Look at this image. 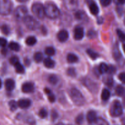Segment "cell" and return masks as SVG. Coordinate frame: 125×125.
<instances>
[{"label":"cell","mask_w":125,"mask_h":125,"mask_svg":"<svg viewBox=\"0 0 125 125\" xmlns=\"http://www.w3.org/2000/svg\"><path fill=\"white\" fill-rule=\"evenodd\" d=\"M45 15L51 19H56L61 14L58 7L52 2H47L45 6Z\"/></svg>","instance_id":"cell-1"},{"label":"cell","mask_w":125,"mask_h":125,"mask_svg":"<svg viewBox=\"0 0 125 125\" xmlns=\"http://www.w3.org/2000/svg\"><path fill=\"white\" fill-rule=\"evenodd\" d=\"M70 97L72 101L78 106H82L85 103V98L81 93L76 89H72L70 92Z\"/></svg>","instance_id":"cell-2"},{"label":"cell","mask_w":125,"mask_h":125,"mask_svg":"<svg viewBox=\"0 0 125 125\" xmlns=\"http://www.w3.org/2000/svg\"><path fill=\"white\" fill-rule=\"evenodd\" d=\"M32 13L39 19H43L45 16V6L40 2H35L31 7Z\"/></svg>","instance_id":"cell-3"},{"label":"cell","mask_w":125,"mask_h":125,"mask_svg":"<svg viewBox=\"0 0 125 125\" xmlns=\"http://www.w3.org/2000/svg\"><path fill=\"white\" fill-rule=\"evenodd\" d=\"M13 4L10 0H0V15H7L12 12Z\"/></svg>","instance_id":"cell-4"},{"label":"cell","mask_w":125,"mask_h":125,"mask_svg":"<svg viewBox=\"0 0 125 125\" xmlns=\"http://www.w3.org/2000/svg\"><path fill=\"white\" fill-rule=\"evenodd\" d=\"M23 21L26 26L31 30H35L39 27V21L31 16H26L23 20Z\"/></svg>","instance_id":"cell-5"},{"label":"cell","mask_w":125,"mask_h":125,"mask_svg":"<svg viewBox=\"0 0 125 125\" xmlns=\"http://www.w3.org/2000/svg\"><path fill=\"white\" fill-rule=\"evenodd\" d=\"M111 114L113 117H119L123 114V107L118 101H115L111 106Z\"/></svg>","instance_id":"cell-6"},{"label":"cell","mask_w":125,"mask_h":125,"mask_svg":"<svg viewBox=\"0 0 125 125\" xmlns=\"http://www.w3.org/2000/svg\"><path fill=\"white\" fill-rule=\"evenodd\" d=\"M28 14V9L24 6H20L17 7L14 12V15L18 20H24Z\"/></svg>","instance_id":"cell-7"},{"label":"cell","mask_w":125,"mask_h":125,"mask_svg":"<svg viewBox=\"0 0 125 125\" xmlns=\"http://www.w3.org/2000/svg\"><path fill=\"white\" fill-rule=\"evenodd\" d=\"M65 7L70 11L75 10L79 6V0H63Z\"/></svg>","instance_id":"cell-8"},{"label":"cell","mask_w":125,"mask_h":125,"mask_svg":"<svg viewBox=\"0 0 125 125\" xmlns=\"http://www.w3.org/2000/svg\"><path fill=\"white\" fill-rule=\"evenodd\" d=\"M84 35V29L82 27H76L74 30V38L76 40H80L83 39Z\"/></svg>","instance_id":"cell-9"},{"label":"cell","mask_w":125,"mask_h":125,"mask_svg":"<svg viewBox=\"0 0 125 125\" xmlns=\"http://www.w3.org/2000/svg\"><path fill=\"white\" fill-rule=\"evenodd\" d=\"M68 32L66 30H61L57 34V39L61 42H64L67 41L68 39Z\"/></svg>","instance_id":"cell-10"},{"label":"cell","mask_w":125,"mask_h":125,"mask_svg":"<svg viewBox=\"0 0 125 125\" xmlns=\"http://www.w3.org/2000/svg\"><path fill=\"white\" fill-rule=\"evenodd\" d=\"M18 107L21 109H28L31 104V101L28 99H21L18 101Z\"/></svg>","instance_id":"cell-11"},{"label":"cell","mask_w":125,"mask_h":125,"mask_svg":"<svg viewBox=\"0 0 125 125\" xmlns=\"http://www.w3.org/2000/svg\"><path fill=\"white\" fill-rule=\"evenodd\" d=\"M21 90L23 92L26 93V94L31 93L34 90V85L31 83H26L23 84V85H22Z\"/></svg>","instance_id":"cell-12"},{"label":"cell","mask_w":125,"mask_h":125,"mask_svg":"<svg viewBox=\"0 0 125 125\" xmlns=\"http://www.w3.org/2000/svg\"><path fill=\"white\" fill-rule=\"evenodd\" d=\"M89 7L90 12L93 15H97L99 13L98 7L97 4L95 2H94V1H91L89 4Z\"/></svg>","instance_id":"cell-13"},{"label":"cell","mask_w":125,"mask_h":125,"mask_svg":"<svg viewBox=\"0 0 125 125\" xmlns=\"http://www.w3.org/2000/svg\"><path fill=\"white\" fill-rule=\"evenodd\" d=\"M15 84L13 79H7L5 81V87L7 91H12L14 89Z\"/></svg>","instance_id":"cell-14"},{"label":"cell","mask_w":125,"mask_h":125,"mask_svg":"<svg viewBox=\"0 0 125 125\" xmlns=\"http://www.w3.org/2000/svg\"><path fill=\"white\" fill-rule=\"evenodd\" d=\"M87 119L89 123H92L96 120V114L95 111H90L87 114Z\"/></svg>","instance_id":"cell-15"},{"label":"cell","mask_w":125,"mask_h":125,"mask_svg":"<svg viewBox=\"0 0 125 125\" xmlns=\"http://www.w3.org/2000/svg\"><path fill=\"white\" fill-rule=\"evenodd\" d=\"M43 64L46 68H52L55 66V62L50 57H47L43 60Z\"/></svg>","instance_id":"cell-16"},{"label":"cell","mask_w":125,"mask_h":125,"mask_svg":"<svg viewBox=\"0 0 125 125\" xmlns=\"http://www.w3.org/2000/svg\"><path fill=\"white\" fill-rule=\"evenodd\" d=\"M75 18L78 20L83 21L87 18V15L84 11L78 10L75 13Z\"/></svg>","instance_id":"cell-17"},{"label":"cell","mask_w":125,"mask_h":125,"mask_svg":"<svg viewBox=\"0 0 125 125\" xmlns=\"http://www.w3.org/2000/svg\"><path fill=\"white\" fill-rule=\"evenodd\" d=\"M67 60L69 63H75L78 61V57L74 54L70 53L67 55Z\"/></svg>","instance_id":"cell-18"},{"label":"cell","mask_w":125,"mask_h":125,"mask_svg":"<svg viewBox=\"0 0 125 125\" xmlns=\"http://www.w3.org/2000/svg\"><path fill=\"white\" fill-rule=\"evenodd\" d=\"M45 92L46 93V95H48V100H50V101L51 103H54L56 100V97H55L54 95L52 93V92L51 91V90L49 89H45Z\"/></svg>","instance_id":"cell-19"},{"label":"cell","mask_w":125,"mask_h":125,"mask_svg":"<svg viewBox=\"0 0 125 125\" xmlns=\"http://www.w3.org/2000/svg\"><path fill=\"white\" fill-rule=\"evenodd\" d=\"M110 96H111V93H110L109 90L107 89H104L102 91V94H101V99L103 101H107L109 99Z\"/></svg>","instance_id":"cell-20"},{"label":"cell","mask_w":125,"mask_h":125,"mask_svg":"<svg viewBox=\"0 0 125 125\" xmlns=\"http://www.w3.org/2000/svg\"><path fill=\"white\" fill-rule=\"evenodd\" d=\"M108 70L109 67L105 63H101L100 65V66H99L98 70L101 74H104V73H107V72H108Z\"/></svg>","instance_id":"cell-21"},{"label":"cell","mask_w":125,"mask_h":125,"mask_svg":"<svg viewBox=\"0 0 125 125\" xmlns=\"http://www.w3.org/2000/svg\"><path fill=\"white\" fill-rule=\"evenodd\" d=\"M37 42V39L34 36H29L26 40V43L28 46H33Z\"/></svg>","instance_id":"cell-22"},{"label":"cell","mask_w":125,"mask_h":125,"mask_svg":"<svg viewBox=\"0 0 125 125\" xmlns=\"http://www.w3.org/2000/svg\"><path fill=\"white\" fill-rule=\"evenodd\" d=\"M9 48L11 50L14 51H18L20 48L19 44L17 43V42H11L9 44Z\"/></svg>","instance_id":"cell-23"},{"label":"cell","mask_w":125,"mask_h":125,"mask_svg":"<svg viewBox=\"0 0 125 125\" xmlns=\"http://www.w3.org/2000/svg\"><path fill=\"white\" fill-rule=\"evenodd\" d=\"M87 54L89 55V57L93 60L96 59L99 56L97 52H95L94 50H91V49H88V50H87Z\"/></svg>","instance_id":"cell-24"},{"label":"cell","mask_w":125,"mask_h":125,"mask_svg":"<svg viewBox=\"0 0 125 125\" xmlns=\"http://www.w3.org/2000/svg\"><path fill=\"white\" fill-rule=\"evenodd\" d=\"M45 52L48 56H52L55 54V53H56V50L52 46H48V47H47L45 49Z\"/></svg>","instance_id":"cell-25"},{"label":"cell","mask_w":125,"mask_h":125,"mask_svg":"<svg viewBox=\"0 0 125 125\" xmlns=\"http://www.w3.org/2000/svg\"><path fill=\"white\" fill-rule=\"evenodd\" d=\"M43 56L41 52H37L34 54V59L37 63L42 62L43 61Z\"/></svg>","instance_id":"cell-26"},{"label":"cell","mask_w":125,"mask_h":125,"mask_svg":"<svg viewBox=\"0 0 125 125\" xmlns=\"http://www.w3.org/2000/svg\"><path fill=\"white\" fill-rule=\"evenodd\" d=\"M15 71L18 73L20 74H22V73H24V67L21 64L20 62H18L17 64L15 65Z\"/></svg>","instance_id":"cell-27"},{"label":"cell","mask_w":125,"mask_h":125,"mask_svg":"<svg viewBox=\"0 0 125 125\" xmlns=\"http://www.w3.org/2000/svg\"><path fill=\"white\" fill-rule=\"evenodd\" d=\"M48 81L50 84H52V85H55L58 83V78L55 74H51L49 76Z\"/></svg>","instance_id":"cell-28"},{"label":"cell","mask_w":125,"mask_h":125,"mask_svg":"<svg viewBox=\"0 0 125 125\" xmlns=\"http://www.w3.org/2000/svg\"><path fill=\"white\" fill-rule=\"evenodd\" d=\"M9 106L10 109L11 111H15L18 107V103L14 100H11L9 103Z\"/></svg>","instance_id":"cell-29"},{"label":"cell","mask_w":125,"mask_h":125,"mask_svg":"<svg viewBox=\"0 0 125 125\" xmlns=\"http://www.w3.org/2000/svg\"><path fill=\"white\" fill-rule=\"evenodd\" d=\"M125 92V89L122 85H118L115 89V93L118 96H122Z\"/></svg>","instance_id":"cell-30"},{"label":"cell","mask_w":125,"mask_h":125,"mask_svg":"<svg viewBox=\"0 0 125 125\" xmlns=\"http://www.w3.org/2000/svg\"><path fill=\"white\" fill-rule=\"evenodd\" d=\"M114 57H115L116 61H118V60H120L122 57V54H121L120 52L118 50V48H115L114 51Z\"/></svg>","instance_id":"cell-31"},{"label":"cell","mask_w":125,"mask_h":125,"mask_svg":"<svg viewBox=\"0 0 125 125\" xmlns=\"http://www.w3.org/2000/svg\"><path fill=\"white\" fill-rule=\"evenodd\" d=\"M39 115L41 118H45L47 117L48 115V112L45 109L42 108L39 111Z\"/></svg>","instance_id":"cell-32"},{"label":"cell","mask_w":125,"mask_h":125,"mask_svg":"<svg viewBox=\"0 0 125 125\" xmlns=\"http://www.w3.org/2000/svg\"><path fill=\"white\" fill-rule=\"evenodd\" d=\"M1 31H2L5 35H8V34L10 33L9 27L7 25H6V24H4V25H2V26H1Z\"/></svg>","instance_id":"cell-33"},{"label":"cell","mask_w":125,"mask_h":125,"mask_svg":"<svg viewBox=\"0 0 125 125\" xmlns=\"http://www.w3.org/2000/svg\"><path fill=\"white\" fill-rule=\"evenodd\" d=\"M117 35H118L119 39H120L122 41L125 42V34L123 31H122L120 30V29H118V30H117Z\"/></svg>","instance_id":"cell-34"},{"label":"cell","mask_w":125,"mask_h":125,"mask_svg":"<svg viewBox=\"0 0 125 125\" xmlns=\"http://www.w3.org/2000/svg\"><path fill=\"white\" fill-rule=\"evenodd\" d=\"M84 122V116L83 114H79L76 118V123L78 125H82Z\"/></svg>","instance_id":"cell-35"},{"label":"cell","mask_w":125,"mask_h":125,"mask_svg":"<svg viewBox=\"0 0 125 125\" xmlns=\"http://www.w3.org/2000/svg\"><path fill=\"white\" fill-rule=\"evenodd\" d=\"M67 74L70 76L74 77L75 76L76 74V72L74 68H68V70H67Z\"/></svg>","instance_id":"cell-36"},{"label":"cell","mask_w":125,"mask_h":125,"mask_svg":"<svg viewBox=\"0 0 125 125\" xmlns=\"http://www.w3.org/2000/svg\"><path fill=\"white\" fill-rule=\"evenodd\" d=\"M9 62L10 63V64L15 65L17 64L18 62H19L18 57H17V56H12V57H10V59Z\"/></svg>","instance_id":"cell-37"},{"label":"cell","mask_w":125,"mask_h":125,"mask_svg":"<svg viewBox=\"0 0 125 125\" xmlns=\"http://www.w3.org/2000/svg\"><path fill=\"white\" fill-rule=\"evenodd\" d=\"M105 84L109 87H112L114 84V81L112 78H106V80L104 81Z\"/></svg>","instance_id":"cell-38"},{"label":"cell","mask_w":125,"mask_h":125,"mask_svg":"<svg viewBox=\"0 0 125 125\" xmlns=\"http://www.w3.org/2000/svg\"><path fill=\"white\" fill-rule=\"evenodd\" d=\"M112 2V0H100V3L103 7H107L109 6Z\"/></svg>","instance_id":"cell-39"},{"label":"cell","mask_w":125,"mask_h":125,"mask_svg":"<svg viewBox=\"0 0 125 125\" xmlns=\"http://www.w3.org/2000/svg\"><path fill=\"white\" fill-rule=\"evenodd\" d=\"M7 43V42L6 39H5L4 38L0 37V46H2V47H4L6 46Z\"/></svg>","instance_id":"cell-40"},{"label":"cell","mask_w":125,"mask_h":125,"mask_svg":"<svg viewBox=\"0 0 125 125\" xmlns=\"http://www.w3.org/2000/svg\"><path fill=\"white\" fill-rule=\"evenodd\" d=\"M118 79H120V81L122 82L123 83L125 84V73L123 72V73H121L118 76Z\"/></svg>","instance_id":"cell-41"},{"label":"cell","mask_w":125,"mask_h":125,"mask_svg":"<svg viewBox=\"0 0 125 125\" xmlns=\"http://www.w3.org/2000/svg\"><path fill=\"white\" fill-rule=\"evenodd\" d=\"M88 36H89V38L90 39H94L95 37L96 36V34L95 32H94V31H90L88 33Z\"/></svg>","instance_id":"cell-42"},{"label":"cell","mask_w":125,"mask_h":125,"mask_svg":"<svg viewBox=\"0 0 125 125\" xmlns=\"http://www.w3.org/2000/svg\"><path fill=\"white\" fill-rule=\"evenodd\" d=\"M116 72V68L114 66L112 65L109 67V70H108V72L110 73V74H114L115 73V72Z\"/></svg>","instance_id":"cell-43"},{"label":"cell","mask_w":125,"mask_h":125,"mask_svg":"<svg viewBox=\"0 0 125 125\" xmlns=\"http://www.w3.org/2000/svg\"><path fill=\"white\" fill-rule=\"evenodd\" d=\"M118 2L120 4H125V0H118Z\"/></svg>","instance_id":"cell-44"},{"label":"cell","mask_w":125,"mask_h":125,"mask_svg":"<svg viewBox=\"0 0 125 125\" xmlns=\"http://www.w3.org/2000/svg\"><path fill=\"white\" fill-rule=\"evenodd\" d=\"M17 1H18V2H26L28 0H17Z\"/></svg>","instance_id":"cell-45"},{"label":"cell","mask_w":125,"mask_h":125,"mask_svg":"<svg viewBox=\"0 0 125 125\" xmlns=\"http://www.w3.org/2000/svg\"><path fill=\"white\" fill-rule=\"evenodd\" d=\"M123 51H124V52H125V44H123Z\"/></svg>","instance_id":"cell-46"},{"label":"cell","mask_w":125,"mask_h":125,"mask_svg":"<svg viewBox=\"0 0 125 125\" xmlns=\"http://www.w3.org/2000/svg\"><path fill=\"white\" fill-rule=\"evenodd\" d=\"M1 87H2V81H1V79H0V89L1 88Z\"/></svg>","instance_id":"cell-47"},{"label":"cell","mask_w":125,"mask_h":125,"mask_svg":"<svg viewBox=\"0 0 125 125\" xmlns=\"http://www.w3.org/2000/svg\"><path fill=\"white\" fill-rule=\"evenodd\" d=\"M56 125H63V123H57V124Z\"/></svg>","instance_id":"cell-48"},{"label":"cell","mask_w":125,"mask_h":125,"mask_svg":"<svg viewBox=\"0 0 125 125\" xmlns=\"http://www.w3.org/2000/svg\"><path fill=\"white\" fill-rule=\"evenodd\" d=\"M124 22H125V21Z\"/></svg>","instance_id":"cell-49"},{"label":"cell","mask_w":125,"mask_h":125,"mask_svg":"<svg viewBox=\"0 0 125 125\" xmlns=\"http://www.w3.org/2000/svg\"></svg>","instance_id":"cell-50"}]
</instances>
